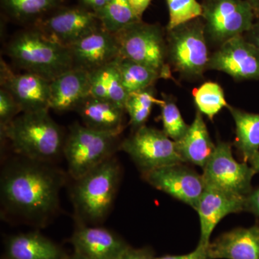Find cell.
Returning a JSON list of instances; mask_svg holds the SVG:
<instances>
[{
	"mask_svg": "<svg viewBox=\"0 0 259 259\" xmlns=\"http://www.w3.org/2000/svg\"><path fill=\"white\" fill-rule=\"evenodd\" d=\"M245 211L259 217V187L245 197Z\"/></svg>",
	"mask_w": 259,
	"mask_h": 259,
	"instance_id": "obj_35",
	"label": "cell"
},
{
	"mask_svg": "<svg viewBox=\"0 0 259 259\" xmlns=\"http://www.w3.org/2000/svg\"><path fill=\"white\" fill-rule=\"evenodd\" d=\"M156 259H209V257L207 253V246L198 244L194 251L187 254L166 255L161 257H156Z\"/></svg>",
	"mask_w": 259,
	"mask_h": 259,
	"instance_id": "obj_34",
	"label": "cell"
},
{
	"mask_svg": "<svg viewBox=\"0 0 259 259\" xmlns=\"http://www.w3.org/2000/svg\"><path fill=\"white\" fill-rule=\"evenodd\" d=\"M66 259H88L87 258H85L84 256H83L82 255L80 254L79 253H78V252L75 251L74 253H72V254L70 255H67V257H66Z\"/></svg>",
	"mask_w": 259,
	"mask_h": 259,
	"instance_id": "obj_41",
	"label": "cell"
},
{
	"mask_svg": "<svg viewBox=\"0 0 259 259\" xmlns=\"http://www.w3.org/2000/svg\"><path fill=\"white\" fill-rule=\"evenodd\" d=\"M96 14L104 30L116 34L141 19L138 18L127 0H112Z\"/></svg>",
	"mask_w": 259,
	"mask_h": 259,
	"instance_id": "obj_27",
	"label": "cell"
},
{
	"mask_svg": "<svg viewBox=\"0 0 259 259\" xmlns=\"http://www.w3.org/2000/svg\"><path fill=\"white\" fill-rule=\"evenodd\" d=\"M202 5L206 37L218 47L244 35L255 21L248 0H204Z\"/></svg>",
	"mask_w": 259,
	"mask_h": 259,
	"instance_id": "obj_8",
	"label": "cell"
},
{
	"mask_svg": "<svg viewBox=\"0 0 259 259\" xmlns=\"http://www.w3.org/2000/svg\"><path fill=\"white\" fill-rule=\"evenodd\" d=\"M76 111L83 125L95 131L120 136L125 127V108L113 102L90 95Z\"/></svg>",
	"mask_w": 259,
	"mask_h": 259,
	"instance_id": "obj_20",
	"label": "cell"
},
{
	"mask_svg": "<svg viewBox=\"0 0 259 259\" xmlns=\"http://www.w3.org/2000/svg\"><path fill=\"white\" fill-rule=\"evenodd\" d=\"M194 102L198 110L212 120L214 116L225 107H228L224 92L216 82L204 83L192 91Z\"/></svg>",
	"mask_w": 259,
	"mask_h": 259,
	"instance_id": "obj_29",
	"label": "cell"
},
{
	"mask_svg": "<svg viewBox=\"0 0 259 259\" xmlns=\"http://www.w3.org/2000/svg\"><path fill=\"white\" fill-rule=\"evenodd\" d=\"M69 49L73 68L89 73L111 64L120 57L115 35L102 27L70 46Z\"/></svg>",
	"mask_w": 259,
	"mask_h": 259,
	"instance_id": "obj_16",
	"label": "cell"
},
{
	"mask_svg": "<svg viewBox=\"0 0 259 259\" xmlns=\"http://www.w3.org/2000/svg\"><path fill=\"white\" fill-rule=\"evenodd\" d=\"M142 178L154 188L188 204L195 210L206 188L202 175L183 163L144 172Z\"/></svg>",
	"mask_w": 259,
	"mask_h": 259,
	"instance_id": "obj_12",
	"label": "cell"
},
{
	"mask_svg": "<svg viewBox=\"0 0 259 259\" xmlns=\"http://www.w3.org/2000/svg\"><path fill=\"white\" fill-rule=\"evenodd\" d=\"M245 197L206 186L196 209L200 222L199 245L208 246L213 231L226 216L245 211Z\"/></svg>",
	"mask_w": 259,
	"mask_h": 259,
	"instance_id": "obj_15",
	"label": "cell"
},
{
	"mask_svg": "<svg viewBox=\"0 0 259 259\" xmlns=\"http://www.w3.org/2000/svg\"><path fill=\"white\" fill-rule=\"evenodd\" d=\"M166 3L168 10L166 30L202 18L203 8L197 0H166Z\"/></svg>",
	"mask_w": 259,
	"mask_h": 259,
	"instance_id": "obj_31",
	"label": "cell"
},
{
	"mask_svg": "<svg viewBox=\"0 0 259 259\" xmlns=\"http://www.w3.org/2000/svg\"><path fill=\"white\" fill-rule=\"evenodd\" d=\"M116 60L89 73L90 96L113 102L125 108L128 93L124 88Z\"/></svg>",
	"mask_w": 259,
	"mask_h": 259,
	"instance_id": "obj_24",
	"label": "cell"
},
{
	"mask_svg": "<svg viewBox=\"0 0 259 259\" xmlns=\"http://www.w3.org/2000/svg\"><path fill=\"white\" fill-rule=\"evenodd\" d=\"M243 36L259 51V17L255 18L251 28Z\"/></svg>",
	"mask_w": 259,
	"mask_h": 259,
	"instance_id": "obj_36",
	"label": "cell"
},
{
	"mask_svg": "<svg viewBox=\"0 0 259 259\" xmlns=\"http://www.w3.org/2000/svg\"><path fill=\"white\" fill-rule=\"evenodd\" d=\"M66 0H0L7 18L14 23L30 26L54 10L64 6Z\"/></svg>",
	"mask_w": 259,
	"mask_h": 259,
	"instance_id": "obj_23",
	"label": "cell"
},
{
	"mask_svg": "<svg viewBox=\"0 0 259 259\" xmlns=\"http://www.w3.org/2000/svg\"><path fill=\"white\" fill-rule=\"evenodd\" d=\"M32 25L51 40L66 47L101 27L96 14L81 5H64Z\"/></svg>",
	"mask_w": 259,
	"mask_h": 259,
	"instance_id": "obj_11",
	"label": "cell"
},
{
	"mask_svg": "<svg viewBox=\"0 0 259 259\" xmlns=\"http://www.w3.org/2000/svg\"><path fill=\"white\" fill-rule=\"evenodd\" d=\"M177 150L184 161L204 168L210 159L216 145L209 136L202 114L197 110L192 123L185 136L176 142Z\"/></svg>",
	"mask_w": 259,
	"mask_h": 259,
	"instance_id": "obj_22",
	"label": "cell"
},
{
	"mask_svg": "<svg viewBox=\"0 0 259 259\" xmlns=\"http://www.w3.org/2000/svg\"><path fill=\"white\" fill-rule=\"evenodd\" d=\"M236 124L234 146L243 162H249L259 153V114L250 113L228 105Z\"/></svg>",
	"mask_w": 259,
	"mask_h": 259,
	"instance_id": "obj_25",
	"label": "cell"
},
{
	"mask_svg": "<svg viewBox=\"0 0 259 259\" xmlns=\"http://www.w3.org/2000/svg\"><path fill=\"white\" fill-rule=\"evenodd\" d=\"M248 163H250V166L255 170L256 174H259V153L255 154Z\"/></svg>",
	"mask_w": 259,
	"mask_h": 259,
	"instance_id": "obj_39",
	"label": "cell"
},
{
	"mask_svg": "<svg viewBox=\"0 0 259 259\" xmlns=\"http://www.w3.org/2000/svg\"><path fill=\"white\" fill-rule=\"evenodd\" d=\"M5 52L19 68L49 81L73 69L69 47L51 40L34 25L16 32Z\"/></svg>",
	"mask_w": 259,
	"mask_h": 259,
	"instance_id": "obj_3",
	"label": "cell"
},
{
	"mask_svg": "<svg viewBox=\"0 0 259 259\" xmlns=\"http://www.w3.org/2000/svg\"><path fill=\"white\" fill-rule=\"evenodd\" d=\"M116 64L128 94L153 88L157 80L162 79L161 74L155 70L121 56L117 58Z\"/></svg>",
	"mask_w": 259,
	"mask_h": 259,
	"instance_id": "obj_26",
	"label": "cell"
},
{
	"mask_svg": "<svg viewBox=\"0 0 259 259\" xmlns=\"http://www.w3.org/2000/svg\"><path fill=\"white\" fill-rule=\"evenodd\" d=\"M154 253L148 247L134 248L129 246L117 259H156Z\"/></svg>",
	"mask_w": 259,
	"mask_h": 259,
	"instance_id": "obj_33",
	"label": "cell"
},
{
	"mask_svg": "<svg viewBox=\"0 0 259 259\" xmlns=\"http://www.w3.org/2000/svg\"><path fill=\"white\" fill-rule=\"evenodd\" d=\"M209 259H259V223L223 233L207 246Z\"/></svg>",
	"mask_w": 259,
	"mask_h": 259,
	"instance_id": "obj_19",
	"label": "cell"
},
{
	"mask_svg": "<svg viewBox=\"0 0 259 259\" xmlns=\"http://www.w3.org/2000/svg\"><path fill=\"white\" fill-rule=\"evenodd\" d=\"M138 18L142 20V16L151 4V0H127Z\"/></svg>",
	"mask_w": 259,
	"mask_h": 259,
	"instance_id": "obj_38",
	"label": "cell"
},
{
	"mask_svg": "<svg viewBox=\"0 0 259 259\" xmlns=\"http://www.w3.org/2000/svg\"><path fill=\"white\" fill-rule=\"evenodd\" d=\"M121 175L120 163L112 156L74 180L71 200L80 224H97L105 220L115 201Z\"/></svg>",
	"mask_w": 259,
	"mask_h": 259,
	"instance_id": "obj_4",
	"label": "cell"
},
{
	"mask_svg": "<svg viewBox=\"0 0 259 259\" xmlns=\"http://www.w3.org/2000/svg\"><path fill=\"white\" fill-rule=\"evenodd\" d=\"M49 112H22L1 129L2 139L10 141L19 156L52 163L63 156L66 136Z\"/></svg>",
	"mask_w": 259,
	"mask_h": 259,
	"instance_id": "obj_2",
	"label": "cell"
},
{
	"mask_svg": "<svg viewBox=\"0 0 259 259\" xmlns=\"http://www.w3.org/2000/svg\"><path fill=\"white\" fill-rule=\"evenodd\" d=\"M71 242L75 251L88 259H117L130 246L107 228L80 223L73 233Z\"/></svg>",
	"mask_w": 259,
	"mask_h": 259,
	"instance_id": "obj_17",
	"label": "cell"
},
{
	"mask_svg": "<svg viewBox=\"0 0 259 259\" xmlns=\"http://www.w3.org/2000/svg\"><path fill=\"white\" fill-rule=\"evenodd\" d=\"M253 13H254L255 18L259 17V0H248Z\"/></svg>",
	"mask_w": 259,
	"mask_h": 259,
	"instance_id": "obj_40",
	"label": "cell"
},
{
	"mask_svg": "<svg viewBox=\"0 0 259 259\" xmlns=\"http://www.w3.org/2000/svg\"><path fill=\"white\" fill-rule=\"evenodd\" d=\"M114 35L121 57L155 70L162 79H174L168 63L166 35L159 25L140 20Z\"/></svg>",
	"mask_w": 259,
	"mask_h": 259,
	"instance_id": "obj_6",
	"label": "cell"
},
{
	"mask_svg": "<svg viewBox=\"0 0 259 259\" xmlns=\"http://www.w3.org/2000/svg\"><path fill=\"white\" fill-rule=\"evenodd\" d=\"M65 175L51 163L15 158L3 168L0 180L5 211L37 226H42L57 212Z\"/></svg>",
	"mask_w": 259,
	"mask_h": 259,
	"instance_id": "obj_1",
	"label": "cell"
},
{
	"mask_svg": "<svg viewBox=\"0 0 259 259\" xmlns=\"http://www.w3.org/2000/svg\"><path fill=\"white\" fill-rule=\"evenodd\" d=\"M22 113L20 105L9 92L0 90V128L9 125L19 114Z\"/></svg>",
	"mask_w": 259,
	"mask_h": 259,
	"instance_id": "obj_32",
	"label": "cell"
},
{
	"mask_svg": "<svg viewBox=\"0 0 259 259\" xmlns=\"http://www.w3.org/2000/svg\"><path fill=\"white\" fill-rule=\"evenodd\" d=\"M163 102V100H158L155 96L153 88L128 94L125 110L129 116V123L132 128L136 131L146 125L153 106H161Z\"/></svg>",
	"mask_w": 259,
	"mask_h": 259,
	"instance_id": "obj_28",
	"label": "cell"
},
{
	"mask_svg": "<svg viewBox=\"0 0 259 259\" xmlns=\"http://www.w3.org/2000/svg\"><path fill=\"white\" fill-rule=\"evenodd\" d=\"M168 59L171 70L187 79L200 78L209 60L207 38L200 18L166 30Z\"/></svg>",
	"mask_w": 259,
	"mask_h": 259,
	"instance_id": "obj_7",
	"label": "cell"
},
{
	"mask_svg": "<svg viewBox=\"0 0 259 259\" xmlns=\"http://www.w3.org/2000/svg\"><path fill=\"white\" fill-rule=\"evenodd\" d=\"M207 69L222 71L238 81L259 80V51L243 35L233 37L209 56Z\"/></svg>",
	"mask_w": 259,
	"mask_h": 259,
	"instance_id": "obj_13",
	"label": "cell"
},
{
	"mask_svg": "<svg viewBox=\"0 0 259 259\" xmlns=\"http://www.w3.org/2000/svg\"><path fill=\"white\" fill-rule=\"evenodd\" d=\"M112 0H79L81 6L91 10L94 13H97L99 10H102Z\"/></svg>",
	"mask_w": 259,
	"mask_h": 259,
	"instance_id": "obj_37",
	"label": "cell"
},
{
	"mask_svg": "<svg viewBox=\"0 0 259 259\" xmlns=\"http://www.w3.org/2000/svg\"><path fill=\"white\" fill-rule=\"evenodd\" d=\"M90 95V74L73 68L51 81L49 107L59 113L76 110Z\"/></svg>",
	"mask_w": 259,
	"mask_h": 259,
	"instance_id": "obj_18",
	"label": "cell"
},
{
	"mask_svg": "<svg viewBox=\"0 0 259 259\" xmlns=\"http://www.w3.org/2000/svg\"><path fill=\"white\" fill-rule=\"evenodd\" d=\"M0 83L1 88L13 95L20 105L22 112L50 110L49 80L28 71L16 74L1 59Z\"/></svg>",
	"mask_w": 259,
	"mask_h": 259,
	"instance_id": "obj_14",
	"label": "cell"
},
{
	"mask_svg": "<svg viewBox=\"0 0 259 259\" xmlns=\"http://www.w3.org/2000/svg\"><path fill=\"white\" fill-rule=\"evenodd\" d=\"M161 120L163 131L174 141H180L188 131L190 125L186 123L178 107L172 97L162 94Z\"/></svg>",
	"mask_w": 259,
	"mask_h": 259,
	"instance_id": "obj_30",
	"label": "cell"
},
{
	"mask_svg": "<svg viewBox=\"0 0 259 259\" xmlns=\"http://www.w3.org/2000/svg\"><path fill=\"white\" fill-rule=\"evenodd\" d=\"M8 259H66L60 247L39 232L19 233L5 242Z\"/></svg>",
	"mask_w": 259,
	"mask_h": 259,
	"instance_id": "obj_21",
	"label": "cell"
},
{
	"mask_svg": "<svg viewBox=\"0 0 259 259\" xmlns=\"http://www.w3.org/2000/svg\"><path fill=\"white\" fill-rule=\"evenodd\" d=\"M119 136L105 134L75 122L65 139L63 156L70 176L76 180L115 156L120 149Z\"/></svg>",
	"mask_w": 259,
	"mask_h": 259,
	"instance_id": "obj_5",
	"label": "cell"
},
{
	"mask_svg": "<svg viewBox=\"0 0 259 259\" xmlns=\"http://www.w3.org/2000/svg\"><path fill=\"white\" fill-rule=\"evenodd\" d=\"M256 174L246 162H238L232 152V144L219 141L203 168L206 186L246 197L253 190L251 182Z\"/></svg>",
	"mask_w": 259,
	"mask_h": 259,
	"instance_id": "obj_10",
	"label": "cell"
},
{
	"mask_svg": "<svg viewBox=\"0 0 259 259\" xmlns=\"http://www.w3.org/2000/svg\"><path fill=\"white\" fill-rule=\"evenodd\" d=\"M120 150L128 154L141 173L161 167L185 163L176 142L163 131L144 125L120 143Z\"/></svg>",
	"mask_w": 259,
	"mask_h": 259,
	"instance_id": "obj_9",
	"label": "cell"
}]
</instances>
